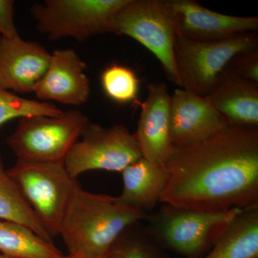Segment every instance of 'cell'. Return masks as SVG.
Returning <instances> with one entry per match:
<instances>
[{"label": "cell", "instance_id": "obj_9", "mask_svg": "<svg viewBox=\"0 0 258 258\" xmlns=\"http://www.w3.org/2000/svg\"><path fill=\"white\" fill-rule=\"evenodd\" d=\"M81 137L64 160L66 170L75 179L89 171L121 173L142 157L135 135L123 125L103 127L88 121Z\"/></svg>", "mask_w": 258, "mask_h": 258}, {"label": "cell", "instance_id": "obj_13", "mask_svg": "<svg viewBox=\"0 0 258 258\" xmlns=\"http://www.w3.org/2000/svg\"><path fill=\"white\" fill-rule=\"evenodd\" d=\"M148 96L140 103L138 128L134 134L142 157L164 166L172 152L170 133L171 96L163 83H150Z\"/></svg>", "mask_w": 258, "mask_h": 258}, {"label": "cell", "instance_id": "obj_26", "mask_svg": "<svg viewBox=\"0 0 258 258\" xmlns=\"http://www.w3.org/2000/svg\"><path fill=\"white\" fill-rule=\"evenodd\" d=\"M0 258H10L8 257V256L5 255V254H0Z\"/></svg>", "mask_w": 258, "mask_h": 258}, {"label": "cell", "instance_id": "obj_11", "mask_svg": "<svg viewBox=\"0 0 258 258\" xmlns=\"http://www.w3.org/2000/svg\"><path fill=\"white\" fill-rule=\"evenodd\" d=\"M51 54L37 42L20 35L0 37V88L15 93L34 92L50 64Z\"/></svg>", "mask_w": 258, "mask_h": 258}, {"label": "cell", "instance_id": "obj_10", "mask_svg": "<svg viewBox=\"0 0 258 258\" xmlns=\"http://www.w3.org/2000/svg\"><path fill=\"white\" fill-rule=\"evenodd\" d=\"M175 15L178 35L198 42L229 40L258 29L257 17L221 14L194 0H168Z\"/></svg>", "mask_w": 258, "mask_h": 258}, {"label": "cell", "instance_id": "obj_25", "mask_svg": "<svg viewBox=\"0 0 258 258\" xmlns=\"http://www.w3.org/2000/svg\"><path fill=\"white\" fill-rule=\"evenodd\" d=\"M103 257V258H105ZM62 258H90L86 257V256L83 255V254H69L68 256H64Z\"/></svg>", "mask_w": 258, "mask_h": 258}, {"label": "cell", "instance_id": "obj_18", "mask_svg": "<svg viewBox=\"0 0 258 258\" xmlns=\"http://www.w3.org/2000/svg\"><path fill=\"white\" fill-rule=\"evenodd\" d=\"M0 251L10 258H62L52 241L25 226L0 220Z\"/></svg>", "mask_w": 258, "mask_h": 258}, {"label": "cell", "instance_id": "obj_15", "mask_svg": "<svg viewBox=\"0 0 258 258\" xmlns=\"http://www.w3.org/2000/svg\"><path fill=\"white\" fill-rule=\"evenodd\" d=\"M229 69L206 96L228 125L258 126V87Z\"/></svg>", "mask_w": 258, "mask_h": 258}, {"label": "cell", "instance_id": "obj_16", "mask_svg": "<svg viewBox=\"0 0 258 258\" xmlns=\"http://www.w3.org/2000/svg\"><path fill=\"white\" fill-rule=\"evenodd\" d=\"M121 174L123 190L115 198L119 205L147 214L161 203L167 181L164 166L142 157L127 166Z\"/></svg>", "mask_w": 258, "mask_h": 258}, {"label": "cell", "instance_id": "obj_3", "mask_svg": "<svg viewBox=\"0 0 258 258\" xmlns=\"http://www.w3.org/2000/svg\"><path fill=\"white\" fill-rule=\"evenodd\" d=\"M242 210L200 212L163 204L157 212L147 215L146 229L161 248L185 258H201Z\"/></svg>", "mask_w": 258, "mask_h": 258}, {"label": "cell", "instance_id": "obj_8", "mask_svg": "<svg viewBox=\"0 0 258 258\" xmlns=\"http://www.w3.org/2000/svg\"><path fill=\"white\" fill-rule=\"evenodd\" d=\"M128 0H46L30 13L37 29L50 40L71 37L83 42L107 32L113 15Z\"/></svg>", "mask_w": 258, "mask_h": 258}, {"label": "cell", "instance_id": "obj_22", "mask_svg": "<svg viewBox=\"0 0 258 258\" xmlns=\"http://www.w3.org/2000/svg\"><path fill=\"white\" fill-rule=\"evenodd\" d=\"M62 112L50 102L27 99L0 88V126L15 118L32 115L55 116Z\"/></svg>", "mask_w": 258, "mask_h": 258}, {"label": "cell", "instance_id": "obj_14", "mask_svg": "<svg viewBox=\"0 0 258 258\" xmlns=\"http://www.w3.org/2000/svg\"><path fill=\"white\" fill-rule=\"evenodd\" d=\"M86 69V62L73 49L56 50L51 54L47 71L34 93L40 101L84 104L91 92Z\"/></svg>", "mask_w": 258, "mask_h": 258}, {"label": "cell", "instance_id": "obj_17", "mask_svg": "<svg viewBox=\"0 0 258 258\" xmlns=\"http://www.w3.org/2000/svg\"><path fill=\"white\" fill-rule=\"evenodd\" d=\"M201 258H258V207L242 210Z\"/></svg>", "mask_w": 258, "mask_h": 258}, {"label": "cell", "instance_id": "obj_24", "mask_svg": "<svg viewBox=\"0 0 258 258\" xmlns=\"http://www.w3.org/2000/svg\"><path fill=\"white\" fill-rule=\"evenodd\" d=\"M15 2L0 0V37H13L19 35L15 25Z\"/></svg>", "mask_w": 258, "mask_h": 258}, {"label": "cell", "instance_id": "obj_23", "mask_svg": "<svg viewBox=\"0 0 258 258\" xmlns=\"http://www.w3.org/2000/svg\"><path fill=\"white\" fill-rule=\"evenodd\" d=\"M230 71L236 76L258 84V50L240 52L232 59Z\"/></svg>", "mask_w": 258, "mask_h": 258}, {"label": "cell", "instance_id": "obj_7", "mask_svg": "<svg viewBox=\"0 0 258 258\" xmlns=\"http://www.w3.org/2000/svg\"><path fill=\"white\" fill-rule=\"evenodd\" d=\"M51 237L59 235L61 222L77 179L64 162L18 160L7 170Z\"/></svg>", "mask_w": 258, "mask_h": 258}, {"label": "cell", "instance_id": "obj_1", "mask_svg": "<svg viewBox=\"0 0 258 258\" xmlns=\"http://www.w3.org/2000/svg\"><path fill=\"white\" fill-rule=\"evenodd\" d=\"M161 203L200 212L258 207V127L227 125L210 138L174 147Z\"/></svg>", "mask_w": 258, "mask_h": 258}, {"label": "cell", "instance_id": "obj_20", "mask_svg": "<svg viewBox=\"0 0 258 258\" xmlns=\"http://www.w3.org/2000/svg\"><path fill=\"white\" fill-rule=\"evenodd\" d=\"M139 223L122 234L105 258H169Z\"/></svg>", "mask_w": 258, "mask_h": 258}, {"label": "cell", "instance_id": "obj_5", "mask_svg": "<svg viewBox=\"0 0 258 258\" xmlns=\"http://www.w3.org/2000/svg\"><path fill=\"white\" fill-rule=\"evenodd\" d=\"M88 121L87 116L76 110L55 116L23 117L7 143L18 160L64 162Z\"/></svg>", "mask_w": 258, "mask_h": 258}, {"label": "cell", "instance_id": "obj_12", "mask_svg": "<svg viewBox=\"0 0 258 258\" xmlns=\"http://www.w3.org/2000/svg\"><path fill=\"white\" fill-rule=\"evenodd\" d=\"M228 125L206 97L176 89L171 96L170 133L174 147L203 142Z\"/></svg>", "mask_w": 258, "mask_h": 258}, {"label": "cell", "instance_id": "obj_19", "mask_svg": "<svg viewBox=\"0 0 258 258\" xmlns=\"http://www.w3.org/2000/svg\"><path fill=\"white\" fill-rule=\"evenodd\" d=\"M0 220L15 222L28 227L42 238L52 241V237L40 219L24 198L23 194L5 170L0 154Z\"/></svg>", "mask_w": 258, "mask_h": 258}, {"label": "cell", "instance_id": "obj_2", "mask_svg": "<svg viewBox=\"0 0 258 258\" xmlns=\"http://www.w3.org/2000/svg\"><path fill=\"white\" fill-rule=\"evenodd\" d=\"M148 214L122 206L115 197L90 192L79 184L71 195L59 235L69 254L103 258L127 229Z\"/></svg>", "mask_w": 258, "mask_h": 258}, {"label": "cell", "instance_id": "obj_6", "mask_svg": "<svg viewBox=\"0 0 258 258\" xmlns=\"http://www.w3.org/2000/svg\"><path fill=\"white\" fill-rule=\"evenodd\" d=\"M257 37L249 32L218 42L194 41L178 35L174 58L179 86L208 96L232 59L240 52L257 49Z\"/></svg>", "mask_w": 258, "mask_h": 258}, {"label": "cell", "instance_id": "obj_4", "mask_svg": "<svg viewBox=\"0 0 258 258\" xmlns=\"http://www.w3.org/2000/svg\"><path fill=\"white\" fill-rule=\"evenodd\" d=\"M107 32L132 37L147 47L168 79L179 86L174 58L177 26L168 0H128L113 15Z\"/></svg>", "mask_w": 258, "mask_h": 258}, {"label": "cell", "instance_id": "obj_21", "mask_svg": "<svg viewBox=\"0 0 258 258\" xmlns=\"http://www.w3.org/2000/svg\"><path fill=\"white\" fill-rule=\"evenodd\" d=\"M101 86L107 96L119 104L136 101L138 96L139 80L134 71L118 64L105 69L101 76Z\"/></svg>", "mask_w": 258, "mask_h": 258}]
</instances>
